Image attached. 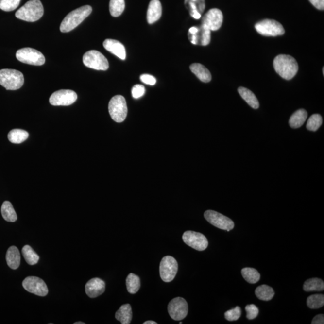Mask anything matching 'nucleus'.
Listing matches in <instances>:
<instances>
[{"instance_id":"1","label":"nucleus","mask_w":324,"mask_h":324,"mask_svg":"<svg viewBox=\"0 0 324 324\" xmlns=\"http://www.w3.org/2000/svg\"><path fill=\"white\" fill-rule=\"evenodd\" d=\"M273 66L275 71L286 80H291L298 70L297 61L288 55H277L274 58Z\"/></svg>"},{"instance_id":"2","label":"nucleus","mask_w":324,"mask_h":324,"mask_svg":"<svg viewBox=\"0 0 324 324\" xmlns=\"http://www.w3.org/2000/svg\"><path fill=\"white\" fill-rule=\"evenodd\" d=\"M92 12L90 6H84L73 10L65 17L60 25V29L62 33L70 32L81 24Z\"/></svg>"},{"instance_id":"3","label":"nucleus","mask_w":324,"mask_h":324,"mask_svg":"<svg viewBox=\"0 0 324 324\" xmlns=\"http://www.w3.org/2000/svg\"><path fill=\"white\" fill-rule=\"evenodd\" d=\"M44 9L40 0H30L17 10L15 16L27 22H35L42 17Z\"/></svg>"},{"instance_id":"4","label":"nucleus","mask_w":324,"mask_h":324,"mask_svg":"<svg viewBox=\"0 0 324 324\" xmlns=\"http://www.w3.org/2000/svg\"><path fill=\"white\" fill-rule=\"evenodd\" d=\"M24 83V75L20 71L8 68L0 70V85L6 90H18Z\"/></svg>"},{"instance_id":"5","label":"nucleus","mask_w":324,"mask_h":324,"mask_svg":"<svg viewBox=\"0 0 324 324\" xmlns=\"http://www.w3.org/2000/svg\"><path fill=\"white\" fill-rule=\"evenodd\" d=\"M109 112L114 121L122 122L125 120L127 115V106L126 99L123 96L117 95L111 99L109 103Z\"/></svg>"},{"instance_id":"6","label":"nucleus","mask_w":324,"mask_h":324,"mask_svg":"<svg viewBox=\"0 0 324 324\" xmlns=\"http://www.w3.org/2000/svg\"><path fill=\"white\" fill-rule=\"evenodd\" d=\"M83 63L86 67L97 70H106L109 68L107 58L96 50L86 52L83 56Z\"/></svg>"},{"instance_id":"7","label":"nucleus","mask_w":324,"mask_h":324,"mask_svg":"<svg viewBox=\"0 0 324 324\" xmlns=\"http://www.w3.org/2000/svg\"><path fill=\"white\" fill-rule=\"evenodd\" d=\"M255 27L257 33L264 36H279L285 33L284 27L275 20H262L257 22Z\"/></svg>"},{"instance_id":"8","label":"nucleus","mask_w":324,"mask_h":324,"mask_svg":"<svg viewBox=\"0 0 324 324\" xmlns=\"http://www.w3.org/2000/svg\"><path fill=\"white\" fill-rule=\"evenodd\" d=\"M16 57L20 62L34 66H42L45 62L44 55L39 51L31 48H22L17 51Z\"/></svg>"},{"instance_id":"9","label":"nucleus","mask_w":324,"mask_h":324,"mask_svg":"<svg viewBox=\"0 0 324 324\" xmlns=\"http://www.w3.org/2000/svg\"><path fill=\"white\" fill-rule=\"evenodd\" d=\"M204 218L212 225L222 230L229 232L234 228V222L231 219L215 211H206Z\"/></svg>"},{"instance_id":"10","label":"nucleus","mask_w":324,"mask_h":324,"mask_svg":"<svg viewBox=\"0 0 324 324\" xmlns=\"http://www.w3.org/2000/svg\"><path fill=\"white\" fill-rule=\"evenodd\" d=\"M178 272V263L174 257L166 256L160 264V275L163 281L170 282L174 279Z\"/></svg>"},{"instance_id":"11","label":"nucleus","mask_w":324,"mask_h":324,"mask_svg":"<svg viewBox=\"0 0 324 324\" xmlns=\"http://www.w3.org/2000/svg\"><path fill=\"white\" fill-rule=\"evenodd\" d=\"M183 240L188 246L198 251H203L207 248V239L203 234L197 232L188 231L183 235Z\"/></svg>"},{"instance_id":"12","label":"nucleus","mask_w":324,"mask_h":324,"mask_svg":"<svg viewBox=\"0 0 324 324\" xmlns=\"http://www.w3.org/2000/svg\"><path fill=\"white\" fill-rule=\"evenodd\" d=\"M168 310L173 320H182L188 315V303L182 297L173 298L168 305Z\"/></svg>"},{"instance_id":"13","label":"nucleus","mask_w":324,"mask_h":324,"mask_svg":"<svg viewBox=\"0 0 324 324\" xmlns=\"http://www.w3.org/2000/svg\"><path fill=\"white\" fill-rule=\"evenodd\" d=\"M77 94L70 90L55 91L50 98V103L53 106H69L77 100Z\"/></svg>"},{"instance_id":"14","label":"nucleus","mask_w":324,"mask_h":324,"mask_svg":"<svg viewBox=\"0 0 324 324\" xmlns=\"http://www.w3.org/2000/svg\"><path fill=\"white\" fill-rule=\"evenodd\" d=\"M22 286L28 292L40 297H45L48 293L47 285L42 279L37 277L25 278L22 282Z\"/></svg>"},{"instance_id":"15","label":"nucleus","mask_w":324,"mask_h":324,"mask_svg":"<svg viewBox=\"0 0 324 324\" xmlns=\"http://www.w3.org/2000/svg\"><path fill=\"white\" fill-rule=\"evenodd\" d=\"M223 16L222 12L218 9L208 10L202 18V24L210 31L218 30L222 25Z\"/></svg>"},{"instance_id":"16","label":"nucleus","mask_w":324,"mask_h":324,"mask_svg":"<svg viewBox=\"0 0 324 324\" xmlns=\"http://www.w3.org/2000/svg\"><path fill=\"white\" fill-rule=\"evenodd\" d=\"M188 39L193 45L206 46L210 43L211 31L201 25L198 27V32L195 34L188 33Z\"/></svg>"},{"instance_id":"17","label":"nucleus","mask_w":324,"mask_h":324,"mask_svg":"<svg viewBox=\"0 0 324 324\" xmlns=\"http://www.w3.org/2000/svg\"><path fill=\"white\" fill-rule=\"evenodd\" d=\"M105 290V283L99 278H93L86 283L85 292L90 298H96Z\"/></svg>"},{"instance_id":"18","label":"nucleus","mask_w":324,"mask_h":324,"mask_svg":"<svg viewBox=\"0 0 324 324\" xmlns=\"http://www.w3.org/2000/svg\"><path fill=\"white\" fill-rule=\"evenodd\" d=\"M103 47L117 57L122 60L126 59V52L124 45L119 41L114 39H106L103 42Z\"/></svg>"},{"instance_id":"19","label":"nucleus","mask_w":324,"mask_h":324,"mask_svg":"<svg viewBox=\"0 0 324 324\" xmlns=\"http://www.w3.org/2000/svg\"><path fill=\"white\" fill-rule=\"evenodd\" d=\"M185 4L191 17L196 19L201 18L205 7V0H185Z\"/></svg>"},{"instance_id":"20","label":"nucleus","mask_w":324,"mask_h":324,"mask_svg":"<svg viewBox=\"0 0 324 324\" xmlns=\"http://www.w3.org/2000/svg\"><path fill=\"white\" fill-rule=\"evenodd\" d=\"M162 14V7L159 0H152L147 10V18L150 24H154L160 18Z\"/></svg>"},{"instance_id":"21","label":"nucleus","mask_w":324,"mask_h":324,"mask_svg":"<svg viewBox=\"0 0 324 324\" xmlns=\"http://www.w3.org/2000/svg\"><path fill=\"white\" fill-rule=\"evenodd\" d=\"M190 68L199 80L204 83H209L211 80V75L205 66L199 63H194L190 65Z\"/></svg>"},{"instance_id":"22","label":"nucleus","mask_w":324,"mask_h":324,"mask_svg":"<svg viewBox=\"0 0 324 324\" xmlns=\"http://www.w3.org/2000/svg\"><path fill=\"white\" fill-rule=\"evenodd\" d=\"M6 261L7 265L12 269L16 270L19 267L20 255L18 249L16 246H11L7 250Z\"/></svg>"},{"instance_id":"23","label":"nucleus","mask_w":324,"mask_h":324,"mask_svg":"<svg viewBox=\"0 0 324 324\" xmlns=\"http://www.w3.org/2000/svg\"><path fill=\"white\" fill-rule=\"evenodd\" d=\"M116 320L122 324H131L132 320V310L131 306L126 304L121 306L116 313Z\"/></svg>"},{"instance_id":"24","label":"nucleus","mask_w":324,"mask_h":324,"mask_svg":"<svg viewBox=\"0 0 324 324\" xmlns=\"http://www.w3.org/2000/svg\"><path fill=\"white\" fill-rule=\"evenodd\" d=\"M307 118V112L305 109H300L294 112L290 117L289 124L293 129L299 128L302 126Z\"/></svg>"},{"instance_id":"25","label":"nucleus","mask_w":324,"mask_h":324,"mask_svg":"<svg viewBox=\"0 0 324 324\" xmlns=\"http://www.w3.org/2000/svg\"><path fill=\"white\" fill-rule=\"evenodd\" d=\"M238 91L239 95L241 96V98H243L244 100L247 102V104H248L250 106H251L252 108L256 109L259 108V101L257 100L256 96H255L251 90H249V89L246 88L239 87Z\"/></svg>"},{"instance_id":"26","label":"nucleus","mask_w":324,"mask_h":324,"mask_svg":"<svg viewBox=\"0 0 324 324\" xmlns=\"http://www.w3.org/2000/svg\"><path fill=\"white\" fill-rule=\"evenodd\" d=\"M274 294L273 289L267 285L259 286L255 290V295L257 298L265 302L271 300L274 297Z\"/></svg>"},{"instance_id":"27","label":"nucleus","mask_w":324,"mask_h":324,"mask_svg":"<svg viewBox=\"0 0 324 324\" xmlns=\"http://www.w3.org/2000/svg\"><path fill=\"white\" fill-rule=\"evenodd\" d=\"M1 214L5 221L9 222H15L17 217L12 204L9 201H5L1 206Z\"/></svg>"},{"instance_id":"28","label":"nucleus","mask_w":324,"mask_h":324,"mask_svg":"<svg viewBox=\"0 0 324 324\" xmlns=\"http://www.w3.org/2000/svg\"><path fill=\"white\" fill-rule=\"evenodd\" d=\"M303 290L306 292L323 291L324 290V281L319 278L308 279L303 285Z\"/></svg>"},{"instance_id":"29","label":"nucleus","mask_w":324,"mask_h":324,"mask_svg":"<svg viewBox=\"0 0 324 324\" xmlns=\"http://www.w3.org/2000/svg\"><path fill=\"white\" fill-rule=\"evenodd\" d=\"M29 133L21 129H13L9 133L8 139L13 144H20L28 139Z\"/></svg>"},{"instance_id":"30","label":"nucleus","mask_w":324,"mask_h":324,"mask_svg":"<svg viewBox=\"0 0 324 324\" xmlns=\"http://www.w3.org/2000/svg\"><path fill=\"white\" fill-rule=\"evenodd\" d=\"M126 286L127 291L130 294H136L141 287V280L137 275L134 273L129 274L126 279Z\"/></svg>"},{"instance_id":"31","label":"nucleus","mask_w":324,"mask_h":324,"mask_svg":"<svg viewBox=\"0 0 324 324\" xmlns=\"http://www.w3.org/2000/svg\"><path fill=\"white\" fill-rule=\"evenodd\" d=\"M241 274L244 279L251 284H256L261 278L259 273L253 268H244L241 270Z\"/></svg>"},{"instance_id":"32","label":"nucleus","mask_w":324,"mask_h":324,"mask_svg":"<svg viewBox=\"0 0 324 324\" xmlns=\"http://www.w3.org/2000/svg\"><path fill=\"white\" fill-rule=\"evenodd\" d=\"M23 256L24 257L25 261L31 265L36 264L39 261L40 257L35 252L33 251L32 247L29 245H25L22 250Z\"/></svg>"},{"instance_id":"33","label":"nucleus","mask_w":324,"mask_h":324,"mask_svg":"<svg viewBox=\"0 0 324 324\" xmlns=\"http://www.w3.org/2000/svg\"><path fill=\"white\" fill-rule=\"evenodd\" d=\"M125 9L124 0H110L109 11L112 17L120 16Z\"/></svg>"},{"instance_id":"34","label":"nucleus","mask_w":324,"mask_h":324,"mask_svg":"<svg viewBox=\"0 0 324 324\" xmlns=\"http://www.w3.org/2000/svg\"><path fill=\"white\" fill-rule=\"evenodd\" d=\"M307 305L312 309L323 307L324 305V295L323 294H314L310 295L307 299Z\"/></svg>"},{"instance_id":"35","label":"nucleus","mask_w":324,"mask_h":324,"mask_svg":"<svg viewBox=\"0 0 324 324\" xmlns=\"http://www.w3.org/2000/svg\"><path fill=\"white\" fill-rule=\"evenodd\" d=\"M322 124V117L320 114H313L308 119L306 128L308 131L315 132L320 128Z\"/></svg>"},{"instance_id":"36","label":"nucleus","mask_w":324,"mask_h":324,"mask_svg":"<svg viewBox=\"0 0 324 324\" xmlns=\"http://www.w3.org/2000/svg\"><path fill=\"white\" fill-rule=\"evenodd\" d=\"M20 0H0V9L5 12H11L19 6Z\"/></svg>"},{"instance_id":"37","label":"nucleus","mask_w":324,"mask_h":324,"mask_svg":"<svg viewBox=\"0 0 324 324\" xmlns=\"http://www.w3.org/2000/svg\"><path fill=\"white\" fill-rule=\"evenodd\" d=\"M241 315V308L237 306L233 309L226 311L224 313V318L229 321H235L238 320Z\"/></svg>"},{"instance_id":"38","label":"nucleus","mask_w":324,"mask_h":324,"mask_svg":"<svg viewBox=\"0 0 324 324\" xmlns=\"http://www.w3.org/2000/svg\"><path fill=\"white\" fill-rule=\"evenodd\" d=\"M247 318L250 320L256 318L259 314V309L255 305H249L246 306Z\"/></svg>"},{"instance_id":"39","label":"nucleus","mask_w":324,"mask_h":324,"mask_svg":"<svg viewBox=\"0 0 324 324\" xmlns=\"http://www.w3.org/2000/svg\"><path fill=\"white\" fill-rule=\"evenodd\" d=\"M145 89L144 86L136 84L132 88V94L133 98L139 99L144 95Z\"/></svg>"},{"instance_id":"40","label":"nucleus","mask_w":324,"mask_h":324,"mask_svg":"<svg viewBox=\"0 0 324 324\" xmlns=\"http://www.w3.org/2000/svg\"><path fill=\"white\" fill-rule=\"evenodd\" d=\"M140 80H141L143 83L147 84V85H154L155 83H156V79L154 76L148 75V74L142 75L140 76Z\"/></svg>"},{"instance_id":"41","label":"nucleus","mask_w":324,"mask_h":324,"mask_svg":"<svg viewBox=\"0 0 324 324\" xmlns=\"http://www.w3.org/2000/svg\"><path fill=\"white\" fill-rule=\"evenodd\" d=\"M316 9L320 10L324 9V0H308Z\"/></svg>"},{"instance_id":"42","label":"nucleus","mask_w":324,"mask_h":324,"mask_svg":"<svg viewBox=\"0 0 324 324\" xmlns=\"http://www.w3.org/2000/svg\"><path fill=\"white\" fill-rule=\"evenodd\" d=\"M312 324H324V315L323 314H320L316 315L312 321Z\"/></svg>"},{"instance_id":"43","label":"nucleus","mask_w":324,"mask_h":324,"mask_svg":"<svg viewBox=\"0 0 324 324\" xmlns=\"http://www.w3.org/2000/svg\"><path fill=\"white\" fill-rule=\"evenodd\" d=\"M157 323L156 322H155V321H145V323H144V324H157Z\"/></svg>"},{"instance_id":"44","label":"nucleus","mask_w":324,"mask_h":324,"mask_svg":"<svg viewBox=\"0 0 324 324\" xmlns=\"http://www.w3.org/2000/svg\"><path fill=\"white\" fill-rule=\"evenodd\" d=\"M74 324H85V323L77 322V323H74Z\"/></svg>"}]
</instances>
